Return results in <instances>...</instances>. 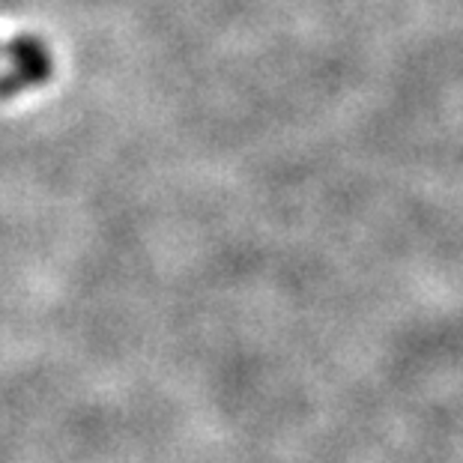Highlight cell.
Here are the masks:
<instances>
[{
  "label": "cell",
  "mask_w": 463,
  "mask_h": 463,
  "mask_svg": "<svg viewBox=\"0 0 463 463\" xmlns=\"http://www.w3.org/2000/svg\"><path fill=\"white\" fill-rule=\"evenodd\" d=\"M6 54L13 61V72L0 75V96L24 90L31 84H43L52 78V57L45 45L33 36H18L6 45Z\"/></svg>",
  "instance_id": "cell-1"
}]
</instances>
